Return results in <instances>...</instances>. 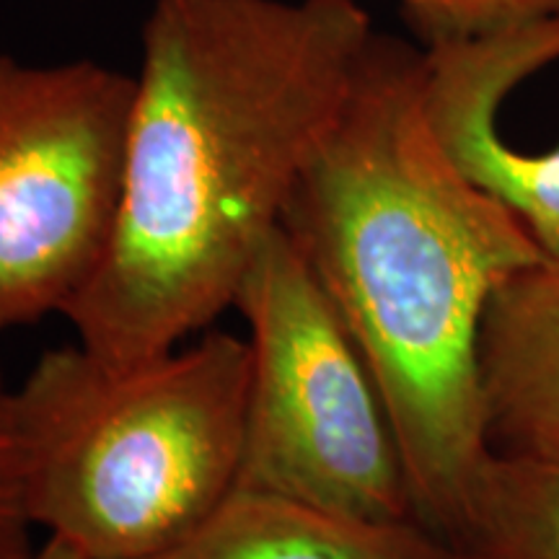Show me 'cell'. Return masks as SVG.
<instances>
[{
  "label": "cell",
  "instance_id": "6da1fadb",
  "mask_svg": "<svg viewBox=\"0 0 559 559\" xmlns=\"http://www.w3.org/2000/svg\"><path fill=\"white\" fill-rule=\"evenodd\" d=\"M373 34L355 0L153 3L115 239L66 313L79 345L148 360L234 309Z\"/></svg>",
  "mask_w": 559,
  "mask_h": 559
},
{
  "label": "cell",
  "instance_id": "7a4b0ae2",
  "mask_svg": "<svg viewBox=\"0 0 559 559\" xmlns=\"http://www.w3.org/2000/svg\"><path fill=\"white\" fill-rule=\"evenodd\" d=\"M283 228L373 373L415 521L456 547L489 456L481 313L510 272L547 254L440 140L425 99V50L373 34Z\"/></svg>",
  "mask_w": 559,
  "mask_h": 559
},
{
  "label": "cell",
  "instance_id": "3957f363",
  "mask_svg": "<svg viewBox=\"0 0 559 559\" xmlns=\"http://www.w3.org/2000/svg\"><path fill=\"white\" fill-rule=\"evenodd\" d=\"M249 342L210 332L138 362L45 353L13 389L24 508L83 559H143L239 487Z\"/></svg>",
  "mask_w": 559,
  "mask_h": 559
},
{
  "label": "cell",
  "instance_id": "277c9868",
  "mask_svg": "<svg viewBox=\"0 0 559 559\" xmlns=\"http://www.w3.org/2000/svg\"><path fill=\"white\" fill-rule=\"evenodd\" d=\"M234 309L251 376L239 487L362 521H415L394 428L358 342L296 243L257 247Z\"/></svg>",
  "mask_w": 559,
  "mask_h": 559
},
{
  "label": "cell",
  "instance_id": "5b68a950",
  "mask_svg": "<svg viewBox=\"0 0 559 559\" xmlns=\"http://www.w3.org/2000/svg\"><path fill=\"white\" fill-rule=\"evenodd\" d=\"M135 79L0 50V334L66 313L107 260Z\"/></svg>",
  "mask_w": 559,
  "mask_h": 559
},
{
  "label": "cell",
  "instance_id": "8992f818",
  "mask_svg": "<svg viewBox=\"0 0 559 559\" xmlns=\"http://www.w3.org/2000/svg\"><path fill=\"white\" fill-rule=\"evenodd\" d=\"M559 62V16L479 39L425 45V99L453 160L559 260V145L523 153L500 135L502 102Z\"/></svg>",
  "mask_w": 559,
  "mask_h": 559
},
{
  "label": "cell",
  "instance_id": "52a82bcc",
  "mask_svg": "<svg viewBox=\"0 0 559 559\" xmlns=\"http://www.w3.org/2000/svg\"><path fill=\"white\" fill-rule=\"evenodd\" d=\"M477 362L489 451L559 459V260L526 264L495 288Z\"/></svg>",
  "mask_w": 559,
  "mask_h": 559
},
{
  "label": "cell",
  "instance_id": "ba28073f",
  "mask_svg": "<svg viewBox=\"0 0 559 559\" xmlns=\"http://www.w3.org/2000/svg\"><path fill=\"white\" fill-rule=\"evenodd\" d=\"M143 559H464L417 521H362L236 489L192 534Z\"/></svg>",
  "mask_w": 559,
  "mask_h": 559
},
{
  "label": "cell",
  "instance_id": "9c48e42d",
  "mask_svg": "<svg viewBox=\"0 0 559 559\" xmlns=\"http://www.w3.org/2000/svg\"><path fill=\"white\" fill-rule=\"evenodd\" d=\"M453 549L464 559H559V459L489 451Z\"/></svg>",
  "mask_w": 559,
  "mask_h": 559
},
{
  "label": "cell",
  "instance_id": "30bf717a",
  "mask_svg": "<svg viewBox=\"0 0 559 559\" xmlns=\"http://www.w3.org/2000/svg\"><path fill=\"white\" fill-rule=\"evenodd\" d=\"M425 45L479 39L559 16V0H396Z\"/></svg>",
  "mask_w": 559,
  "mask_h": 559
},
{
  "label": "cell",
  "instance_id": "8fae6325",
  "mask_svg": "<svg viewBox=\"0 0 559 559\" xmlns=\"http://www.w3.org/2000/svg\"><path fill=\"white\" fill-rule=\"evenodd\" d=\"M32 521L24 508L13 389L0 381V559L32 555Z\"/></svg>",
  "mask_w": 559,
  "mask_h": 559
},
{
  "label": "cell",
  "instance_id": "7c38bea8",
  "mask_svg": "<svg viewBox=\"0 0 559 559\" xmlns=\"http://www.w3.org/2000/svg\"><path fill=\"white\" fill-rule=\"evenodd\" d=\"M26 559H83V557L75 549H70L66 542L47 536V542L39 544V547H34L32 555Z\"/></svg>",
  "mask_w": 559,
  "mask_h": 559
}]
</instances>
